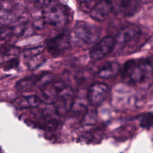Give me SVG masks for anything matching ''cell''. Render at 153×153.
<instances>
[{
  "label": "cell",
  "mask_w": 153,
  "mask_h": 153,
  "mask_svg": "<svg viewBox=\"0 0 153 153\" xmlns=\"http://www.w3.org/2000/svg\"><path fill=\"white\" fill-rule=\"evenodd\" d=\"M72 18V11L68 6L56 2L42 8L41 16L33 21V25L37 30L46 28L60 30L68 25Z\"/></svg>",
  "instance_id": "6da1fadb"
},
{
  "label": "cell",
  "mask_w": 153,
  "mask_h": 153,
  "mask_svg": "<svg viewBox=\"0 0 153 153\" xmlns=\"http://www.w3.org/2000/svg\"><path fill=\"white\" fill-rule=\"evenodd\" d=\"M120 71L123 80L137 87L146 88L152 84V61L151 58L127 60Z\"/></svg>",
  "instance_id": "7a4b0ae2"
},
{
  "label": "cell",
  "mask_w": 153,
  "mask_h": 153,
  "mask_svg": "<svg viewBox=\"0 0 153 153\" xmlns=\"http://www.w3.org/2000/svg\"><path fill=\"white\" fill-rule=\"evenodd\" d=\"M149 38L143 28L131 23L123 27L115 38V48L122 54L133 53L138 51Z\"/></svg>",
  "instance_id": "3957f363"
},
{
  "label": "cell",
  "mask_w": 153,
  "mask_h": 153,
  "mask_svg": "<svg viewBox=\"0 0 153 153\" xmlns=\"http://www.w3.org/2000/svg\"><path fill=\"white\" fill-rule=\"evenodd\" d=\"M101 32L99 26L83 21L78 22L70 33L72 43L77 46L93 45L99 39Z\"/></svg>",
  "instance_id": "277c9868"
},
{
  "label": "cell",
  "mask_w": 153,
  "mask_h": 153,
  "mask_svg": "<svg viewBox=\"0 0 153 153\" xmlns=\"http://www.w3.org/2000/svg\"><path fill=\"white\" fill-rule=\"evenodd\" d=\"M71 45L70 33L65 31L47 39L45 43L48 53L54 57L62 55L71 48Z\"/></svg>",
  "instance_id": "5b68a950"
},
{
  "label": "cell",
  "mask_w": 153,
  "mask_h": 153,
  "mask_svg": "<svg viewBox=\"0 0 153 153\" xmlns=\"http://www.w3.org/2000/svg\"><path fill=\"white\" fill-rule=\"evenodd\" d=\"M115 47V38L111 35L99 39L91 48L89 55L93 60H99L108 55Z\"/></svg>",
  "instance_id": "8992f818"
},
{
  "label": "cell",
  "mask_w": 153,
  "mask_h": 153,
  "mask_svg": "<svg viewBox=\"0 0 153 153\" xmlns=\"http://www.w3.org/2000/svg\"><path fill=\"white\" fill-rule=\"evenodd\" d=\"M74 100V93L72 89L65 85L57 93L55 102H54L56 112L60 115L68 113L72 108Z\"/></svg>",
  "instance_id": "52a82bcc"
},
{
  "label": "cell",
  "mask_w": 153,
  "mask_h": 153,
  "mask_svg": "<svg viewBox=\"0 0 153 153\" xmlns=\"http://www.w3.org/2000/svg\"><path fill=\"white\" fill-rule=\"evenodd\" d=\"M109 91V88L106 84L99 82L94 83L88 90V100L93 106H99L106 99Z\"/></svg>",
  "instance_id": "ba28073f"
},
{
  "label": "cell",
  "mask_w": 153,
  "mask_h": 153,
  "mask_svg": "<svg viewBox=\"0 0 153 153\" xmlns=\"http://www.w3.org/2000/svg\"><path fill=\"white\" fill-rule=\"evenodd\" d=\"M112 10L113 7L111 0H97L88 14L92 19L101 22L107 19Z\"/></svg>",
  "instance_id": "9c48e42d"
},
{
  "label": "cell",
  "mask_w": 153,
  "mask_h": 153,
  "mask_svg": "<svg viewBox=\"0 0 153 153\" xmlns=\"http://www.w3.org/2000/svg\"><path fill=\"white\" fill-rule=\"evenodd\" d=\"M113 10L116 14L123 17L133 15L139 7V4L134 0H111Z\"/></svg>",
  "instance_id": "30bf717a"
},
{
  "label": "cell",
  "mask_w": 153,
  "mask_h": 153,
  "mask_svg": "<svg viewBox=\"0 0 153 153\" xmlns=\"http://www.w3.org/2000/svg\"><path fill=\"white\" fill-rule=\"evenodd\" d=\"M14 5L7 0L0 1V28L8 26L14 19Z\"/></svg>",
  "instance_id": "8fae6325"
},
{
  "label": "cell",
  "mask_w": 153,
  "mask_h": 153,
  "mask_svg": "<svg viewBox=\"0 0 153 153\" xmlns=\"http://www.w3.org/2000/svg\"><path fill=\"white\" fill-rule=\"evenodd\" d=\"M45 48V45H38L33 47L29 48L23 51V57L26 60L28 66L30 68L36 66L41 59V54Z\"/></svg>",
  "instance_id": "7c38bea8"
},
{
  "label": "cell",
  "mask_w": 153,
  "mask_h": 153,
  "mask_svg": "<svg viewBox=\"0 0 153 153\" xmlns=\"http://www.w3.org/2000/svg\"><path fill=\"white\" fill-rule=\"evenodd\" d=\"M42 100L35 95L23 96L17 98L13 102L14 106L18 109H23L26 108H33L39 106Z\"/></svg>",
  "instance_id": "4fadbf2b"
},
{
  "label": "cell",
  "mask_w": 153,
  "mask_h": 153,
  "mask_svg": "<svg viewBox=\"0 0 153 153\" xmlns=\"http://www.w3.org/2000/svg\"><path fill=\"white\" fill-rule=\"evenodd\" d=\"M121 71L120 65L115 61L107 62L99 69L97 72L99 77L109 79L117 76Z\"/></svg>",
  "instance_id": "5bb4252c"
},
{
  "label": "cell",
  "mask_w": 153,
  "mask_h": 153,
  "mask_svg": "<svg viewBox=\"0 0 153 153\" xmlns=\"http://www.w3.org/2000/svg\"><path fill=\"white\" fill-rule=\"evenodd\" d=\"M37 81V75L26 76L19 80L16 85V88L20 91H29L36 85Z\"/></svg>",
  "instance_id": "9a60e30c"
},
{
  "label": "cell",
  "mask_w": 153,
  "mask_h": 153,
  "mask_svg": "<svg viewBox=\"0 0 153 153\" xmlns=\"http://www.w3.org/2000/svg\"><path fill=\"white\" fill-rule=\"evenodd\" d=\"M54 74L45 72L37 75V81L36 85L39 88L43 89L51 84L55 78Z\"/></svg>",
  "instance_id": "2e32d148"
},
{
  "label": "cell",
  "mask_w": 153,
  "mask_h": 153,
  "mask_svg": "<svg viewBox=\"0 0 153 153\" xmlns=\"http://www.w3.org/2000/svg\"><path fill=\"white\" fill-rule=\"evenodd\" d=\"M97 0H76L79 9L85 13H89Z\"/></svg>",
  "instance_id": "e0dca14e"
},
{
  "label": "cell",
  "mask_w": 153,
  "mask_h": 153,
  "mask_svg": "<svg viewBox=\"0 0 153 153\" xmlns=\"http://www.w3.org/2000/svg\"><path fill=\"white\" fill-rule=\"evenodd\" d=\"M153 115L151 112L144 114L140 119V126L145 129H149L152 125Z\"/></svg>",
  "instance_id": "ac0fdd59"
},
{
  "label": "cell",
  "mask_w": 153,
  "mask_h": 153,
  "mask_svg": "<svg viewBox=\"0 0 153 153\" xmlns=\"http://www.w3.org/2000/svg\"><path fill=\"white\" fill-rule=\"evenodd\" d=\"M35 6L39 8H44L49 5L56 3L58 0H29Z\"/></svg>",
  "instance_id": "d6986e66"
},
{
  "label": "cell",
  "mask_w": 153,
  "mask_h": 153,
  "mask_svg": "<svg viewBox=\"0 0 153 153\" xmlns=\"http://www.w3.org/2000/svg\"><path fill=\"white\" fill-rule=\"evenodd\" d=\"M139 5H143V4H147L151 3L152 0H134Z\"/></svg>",
  "instance_id": "ffe728a7"
},
{
  "label": "cell",
  "mask_w": 153,
  "mask_h": 153,
  "mask_svg": "<svg viewBox=\"0 0 153 153\" xmlns=\"http://www.w3.org/2000/svg\"><path fill=\"white\" fill-rule=\"evenodd\" d=\"M4 1V0H0V1Z\"/></svg>",
  "instance_id": "44dd1931"
}]
</instances>
